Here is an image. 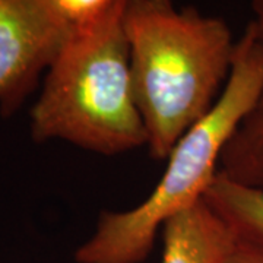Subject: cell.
I'll return each mask as SVG.
<instances>
[{
  "label": "cell",
  "mask_w": 263,
  "mask_h": 263,
  "mask_svg": "<svg viewBox=\"0 0 263 263\" xmlns=\"http://www.w3.org/2000/svg\"><path fill=\"white\" fill-rule=\"evenodd\" d=\"M123 25L148 149L167 160L221 97L237 40L226 21L173 0H126Z\"/></svg>",
  "instance_id": "1"
},
{
  "label": "cell",
  "mask_w": 263,
  "mask_h": 263,
  "mask_svg": "<svg viewBox=\"0 0 263 263\" xmlns=\"http://www.w3.org/2000/svg\"><path fill=\"white\" fill-rule=\"evenodd\" d=\"M126 0L76 25L31 108L38 143L63 141L101 155L148 146L136 101L123 13Z\"/></svg>",
  "instance_id": "2"
},
{
  "label": "cell",
  "mask_w": 263,
  "mask_h": 263,
  "mask_svg": "<svg viewBox=\"0 0 263 263\" xmlns=\"http://www.w3.org/2000/svg\"><path fill=\"white\" fill-rule=\"evenodd\" d=\"M263 86V38L249 22L235 43L231 73L214 108L177 142L154 190L127 211L103 212L75 252L76 263H142L162 227L202 200L219 171L227 142Z\"/></svg>",
  "instance_id": "3"
},
{
  "label": "cell",
  "mask_w": 263,
  "mask_h": 263,
  "mask_svg": "<svg viewBox=\"0 0 263 263\" xmlns=\"http://www.w3.org/2000/svg\"><path fill=\"white\" fill-rule=\"evenodd\" d=\"M72 29L51 0H0V113L5 117L34 91Z\"/></svg>",
  "instance_id": "4"
},
{
  "label": "cell",
  "mask_w": 263,
  "mask_h": 263,
  "mask_svg": "<svg viewBox=\"0 0 263 263\" xmlns=\"http://www.w3.org/2000/svg\"><path fill=\"white\" fill-rule=\"evenodd\" d=\"M161 263H224L235 241L230 226L205 199L162 227Z\"/></svg>",
  "instance_id": "5"
},
{
  "label": "cell",
  "mask_w": 263,
  "mask_h": 263,
  "mask_svg": "<svg viewBox=\"0 0 263 263\" xmlns=\"http://www.w3.org/2000/svg\"><path fill=\"white\" fill-rule=\"evenodd\" d=\"M203 199L237 238L263 247V189L235 183L218 173Z\"/></svg>",
  "instance_id": "6"
},
{
  "label": "cell",
  "mask_w": 263,
  "mask_h": 263,
  "mask_svg": "<svg viewBox=\"0 0 263 263\" xmlns=\"http://www.w3.org/2000/svg\"><path fill=\"white\" fill-rule=\"evenodd\" d=\"M218 173L235 183L263 189V86L252 110L227 142Z\"/></svg>",
  "instance_id": "7"
},
{
  "label": "cell",
  "mask_w": 263,
  "mask_h": 263,
  "mask_svg": "<svg viewBox=\"0 0 263 263\" xmlns=\"http://www.w3.org/2000/svg\"><path fill=\"white\" fill-rule=\"evenodd\" d=\"M59 13L72 25H81L100 16L117 0H51Z\"/></svg>",
  "instance_id": "8"
},
{
  "label": "cell",
  "mask_w": 263,
  "mask_h": 263,
  "mask_svg": "<svg viewBox=\"0 0 263 263\" xmlns=\"http://www.w3.org/2000/svg\"><path fill=\"white\" fill-rule=\"evenodd\" d=\"M224 263H263V247L235 237L234 246Z\"/></svg>",
  "instance_id": "9"
},
{
  "label": "cell",
  "mask_w": 263,
  "mask_h": 263,
  "mask_svg": "<svg viewBox=\"0 0 263 263\" xmlns=\"http://www.w3.org/2000/svg\"><path fill=\"white\" fill-rule=\"evenodd\" d=\"M252 12L253 19L250 21V24L253 25L260 38H263V0H252Z\"/></svg>",
  "instance_id": "10"
}]
</instances>
